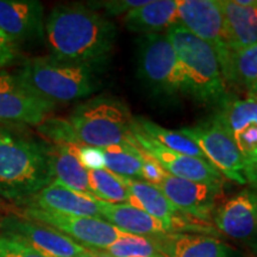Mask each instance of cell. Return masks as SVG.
Segmentation results:
<instances>
[{"label": "cell", "mask_w": 257, "mask_h": 257, "mask_svg": "<svg viewBox=\"0 0 257 257\" xmlns=\"http://www.w3.org/2000/svg\"><path fill=\"white\" fill-rule=\"evenodd\" d=\"M56 105L35 94L17 73L0 69V124L38 126Z\"/></svg>", "instance_id": "obj_10"}, {"label": "cell", "mask_w": 257, "mask_h": 257, "mask_svg": "<svg viewBox=\"0 0 257 257\" xmlns=\"http://www.w3.org/2000/svg\"><path fill=\"white\" fill-rule=\"evenodd\" d=\"M220 112L242 157L246 184L257 192V98L229 100Z\"/></svg>", "instance_id": "obj_11"}, {"label": "cell", "mask_w": 257, "mask_h": 257, "mask_svg": "<svg viewBox=\"0 0 257 257\" xmlns=\"http://www.w3.org/2000/svg\"><path fill=\"white\" fill-rule=\"evenodd\" d=\"M149 0H105V2H89L87 6L89 9L98 11H102L101 15L105 17H115L127 14L131 10L138 6L146 5Z\"/></svg>", "instance_id": "obj_29"}, {"label": "cell", "mask_w": 257, "mask_h": 257, "mask_svg": "<svg viewBox=\"0 0 257 257\" xmlns=\"http://www.w3.org/2000/svg\"><path fill=\"white\" fill-rule=\"evenodd\" d=\"M24 206L70 214V216L93 217L102 219L98 206V199L72 191L55 180L47 187L41 189Z\"/></svg>", "instance_id": "obj_17"}, {"label": "cell", "mask_w": 257, "mask_h": 257, "mask_svg": "<svg viewBox=\"0 0 257 257\" xmlns=\"http://www.w3.org/2000/svg\"><path fill=\"white\" fill-rule=\"evenodd\" d=\"M200 148L208 162L221 175L237 184L245 185L242 157L234 144L221 112L193 126L180 128Z\"/></svg>", "instance_id": "obj_7"}, {"label": "cell", "mask_w": 257, "mask_h": 257, "mask_svg": "<svg viewBox=\"0 0 257 257\" xmlns=\"http://www.w3.org/2000/svg\"><path fill=\"white\" fill-rule=\"evenodd\" d=\"M18 59V46L0 30V69L11 66Z\"/></svg>", "instance_id": "obj_32"}, {"label": "cell", "mask_w": 257, "mask_h": 257, "mask_svg": "<svg viewBox=\"0 0 257 257\" xmlns=\"http://www.w3.org/2000/svg\"><path fill=\"white\" fill-rule=\"evenodd\" d=\"M0 257H44L28 243L9 233L0 236Z\"/></svg>", "instance_id": "obj_30"}, {"label": "cell", "mask_w": 257, "mask_h": 257, "mask_svg": "<svg viewBox=\"0 0 257 257\" xmlns=\"http://www.w3.org/2000/svg\"><path fill=\"white\" fill-rule=\"evenodd\" d=\"M134 124L141 133L155 140L156 142H159L161 146L166 147L167 149L182 154V155L207 161L206 156L204 155V153L201 152V149L195 144V142H193L191 138L185 136L179 130H169V128L161 126L155 121L148 119L146 117L135 118Z\"/></svg>", "instance_id": "obj_24"}, {"label": "cell", "mask_w": 257, "mask_h": 257, "mask_svg": "<svg viewBox=\"0 0 257 257\" xmlns=\"http://www.w3.org/2000/svg\"><path fill=\"white\" fill-rule=\"evenodd\" d=\"M89 255L88 257H113L110 253H107L105 250L102 249H94V248H88Z\"/></svg>", "instance_id": "obj_33"}, {"label": "cell", "mask_w": 257, "mask_h": 257, "mask_svg": "<svg viewBox=\"0 0 257 257\" xmlns=\"http://www.w3.org/2000/svg\"><path fill=\"white\" fill-rule=\"evenodd\" d=\"M118 29L87 5L55 6L44 24L50 55L105 68L114 48Z\"/></svg>", "instance_id": "obj_1"}, {"label": "cell", "mask_w": 257, "mask_h": 257, "mask_svg": "<svg viewBox=\"0 0 257 257\" xmlns=\"http://www.w3.org/2000/svg\"><path fill=\"white\" fill-rule=\"evenodd\" d=\"M69 123L83 146L99 148L134 144V121L127 105L111 94H99L74 108Z\"/></svg>", "instance_id": "obj_5"}, {"label": "cell", "mask_w": 257, "mask_h": 257, "mask_svg": "<svg viewBox=\"0 0 257 257\" xmlns=\"http://www.w3.org/2000/svg\"><path fill=\"white\" fill-rule=\"evenodd\" d=\"M3 232L18 237L44 257H88L89 250L60 231L14 214L0 220Z\"/></svg>", "instance_id": "obj_12"}, {"label": "cell", "mask_w": 257, "mask_h": 257, "mask_svg": "<svg viewBox=\"0 0 257 257\" xmlns=\"http://www.w3.org/2000/svg\"><path fill=\"white\" fill-rule=\"evenodd\" d=\"M0 230H2V227H0Z\"/></svg>", "instance_id": "obj_35"}, {"label": "cell", "mask_w": 257, "mask_h": 257, "mask_svg": "<svg viewBox=\"0 0 257 257\" xmlns=\"http://www.w3.org/2000/svg\"><path fill=\"white\" fill-rule=\"evenodd\" d=\"M0 207H2V201H0Z\"/></svg>", "instance_id": "obj_34"}, {"label": "cell", "mask_w": 257, "mask_h": 257, "mask_svg": "<svg viewBox=\"0 0 257 257\" xmlns=\"http://www.w3.org/2000/svg\"><path fill=\"white\" fill-rule=\"evenodd\" d=\"M93 195L99 200L112 204H130L131 194L120 176L106 168L88 170Z\"/></svg>", "instance_id": "obj_25"}, {"label": "cell", "mask_w": 257, "mask_h": 257, "mask_svg": "<svg viewBox=\"0 0 257 257\" xmlns=\"http://www.w3.org/2000/svg\"><path fill=\"white\" fill-rule=\"evenodd\" d=\"M21 217L53 227L86 248L105 249L126 234L100 218L70 216L34 207H25Z\"/></svg>", "instance_id": "obj_9"}, {"label": "cell", "mask_w": 257, "mask_h": 257, "mask_svg": "<svg viewBox=\"0 0 257 257\" xmlns=\"http://www.w3.org/2000/svg\"><path fill=\"white\" fill-rule=\"evenodd\" d=\"M79 148L59 144L48 146L51 174L55 181L72 191L95 198L89 185L88 169L80 161Z\"/></svg>", "instance_id": "obj_20"}, {"label": "cell", "mask_w": 257, "mask_h": 257, "mask_svg": "<svg viewBox=\"0 0 257 257\" xmlns=\"http://www.w3.org/2000/svg\"><path fill=\"white\" fill-rule=\"evenodd\" d=\"M134 137L144 154L152 157L161 168L175 178L214 186L223 185V175L207 161L182 155L161 146L155 140L141 133L134 124Z\"/></svg>", "instance_id": "obj_13"}, {"label": "cell", "mask_w": 257, "mask_h": 257, "mask_svg": "<svg viewBox=\"0 0 257 257\" xmlns=\"http://www.w3.org/2000/svg\"><path fill=\"white\" fill-rule=\"evenodd\" d=\"M102 219L125 233L157 238L172 231L165 223L128 204H112L98 199Z\"/></svg>", "instance_id": "obj_18"}, {"label": "cell", "mask_w": 257, "mask_h": 257, "mask_svg": "<svg viewBox=\"0 0 257 257\" xmlns=\"http://www.w3.org/2000/svg\"><path fill=\"white\" fill-rule=\"evenodd\" d=\"M157 187L181 213L199 220L211 219L216 211L217 199L221 193L220 186L189 181L175 178L168 173H166Z\"/></svg>", "instance_id": "obj_15"}, {"label": "cell", "mask_w": 257, "mask_h": 257, "mask_svg": "<svg viewBox=\"0 0 257 257\" xmlns=\"http://www.w3.org/2000/svg\"><path fill=\"white\" fill-rule=\"evenodd\" d=\"M224 19V34L231 51L257 44V0L242 5L237 0H219Z\"/></svg>", "instance_id": "obj_19"}, {"label": "cell", "mask_w": 257, "mask_h": 257, "mask_svg": "<svg viewBox=\"0 0 257 257\" xmlns=\"http://www.w3.org/2000/svg\"><path fill=\"white\" fill-rule=\"evenodd\" d=\"M0 30L15 43L44 37V9L37 0H0Z\"/></svg>", "instance_id": "obj_16"}, {"label": "cell", "mask_w": 257, "mask_h": 257, "mask_svg": "<svg viewBox=\"0 0 257 257\" xmlns=\"http://www.w3.org/2000/svg\"><path fill=\"white\" fill-rule=\"evenodd\" d=\"M138 78L155 94L187 93L178 55L167 34H147L138 40Z\"/></svg>", "instance_id": "obj_6"}, {"label": "cell", "mask_w": 257, "mask_h": 257, "mask_svg": "<svg viewBox=\"0 0 257 257\" xmlns=\"http://www.w3.org/2000/svg\"><path fill=\"white\" fill-rule=\"evenodd\" d=\"M229 82L242 86L250 96L257 98V44L232 51Z\"/></svg>", "instance_id": "obj_26"}, {"label": "cell", "mask_w": 257, "mask_h": 257, "mask_svg": "<svg viewBox=\"0 0 257 257\" xmlns=\"http://www.w3.org/2000/svg\"><path fill=\"white\" fill-rule=\"evenodd\" d=\"M37 127L38 131L53 141L54 144L73 147L83 146L79 141L69 120L61 119V118H47Z\"/></svg>", "instance_id": "obj_28"}, {"label": "cell", "mask_w": 257, "mask_h": 257, "mask_svg": "<svg viewBox=\"0 0 257 257\" xmlns=\"http://www.w3.org/2000/svg\"><path fill=\"white\" fill-rule=\"evenodd\" d=\"M53 180L48 144L0 125V197L25 205Z\"/></svg>", "instance_id": "obj_2"}, {"label": "cell", "mask_w": 257, "mask_h": 257, "mask_svg": "<svg viewBox=\"0 0 257 257\" xmlns=\"http://www.w3.org/2000/svg\"><path fill=\"white\" fill-rule=\"evenodd\" d=\"M102 250L113 257H167L155 238L128 233Z\"/></svg>", "instance_id": "obj_27"}, {"label": "cell", "mask_w": 257, "mask_h": 257, "mask_svg": "<svg viewBox=\"0 0 257 257\" xmlns=\"http://www.w3.org/2000/svg\"><path fill=\"white\" fill-rule=\"evenodd\" d=\"M104 70L102 67L48 55L27 60L17 75L35 94L56 105L94 94L101 86Z\"/></svg>", "instance_id": "obj_3"}, {"label": "cell", "mask_w": 257, "mask_h": 257, "mask_svg": "<svg viewBox=\"0 0 257 257\" xmlns=\"http://www.w3.org/2000/svg\"><path fill=\"white\" fill-rule=\"evenodd\" d=\"M167 36L184 72L187 93L202 104L224 107L229 94L213 48L180 24L172 25Z\"/></svg>", "instance_id": "obj_4"}, {"label": "cell", "mask_w": 257, "mask_h": 257, "mask_svg": "<svg viewBox=\"0 0 257 257\" xmlns=\"http://www.w3.org/2000/svg\"><path fill=\"white\" fill-rule=\"evenodd\" d=\"M105 168L118 176L144 181L147 155L138 146L121 144L104 148Z\"/></svg>", "instance_id": "obj_23"}, {"label": "cell", "mask_w": 257, "mask_h": 257, "mask_svg": "<svg viewBox=\"0 0 257 257\" xmlns=\"http://www.w3.org/2000/svg\"><path fill=\"white\" fill-rule=\"evenodd\" d=\"M155 239L167 257H231L229 246L206 234L167 233Z\"/></svg>", "instance_id": "obj_21"}, {"label": "cell", "mask_w": 257, "mask_h": 257, "mask_svg": "<svg viewBox=\"0 0 257 257\" xmlns=\"http://www.w3.org/2000/svg\"><path fill=\"white\" fill-rule=\"evenodd\" d=\"M179 0H153L124 15L123 23L138 34H159L176 24Z\"/></svg>", "instance_id": "obj_22"}, {"label": "cell", "mask_w": 257, "mask_h": 257, "mask_svg": "<svg viewBox=\"0 0 257 257\" xmlns=\"http://www.w3.org/2000/svg\"><path fill=\"white\" fill-rule=\"evenodd\" d=\"M216 226L224 234L257 252V192L245 188L224 201L213 213Z\"/></svg>", "instance_id": "obj_14"}, {"label": "cell", "mask_w": 257, "mask_h": 257, "mask_svg": "<svg viewBox=\"0 0 257 257\" xmlns=\"http://www.w3.org/2000/svg\"><path fill=\"white\" fill-rule=\"evenodd\" d=\"M79 157L86 169H101L105 168L104 155L102 150L99 148L81 146L79 148Z\"/></svg>", "instance_id": "obj_31"}, {"label": "cell", "mask_w": 257, "mask_h": 257, "mask_svg": "<svg viewBox=\"0 0 257 257\" xmlns=\"http://www.w3.org/2000/svg\"><path fill=\"white\" fill-rule=\"evenodd\" d=\"M176 24L213 48L225 82L230 81L232 51L225 40L219 0H179Z\"/></svg>", "instance_id": "obj_8"}]
</instances>
